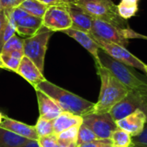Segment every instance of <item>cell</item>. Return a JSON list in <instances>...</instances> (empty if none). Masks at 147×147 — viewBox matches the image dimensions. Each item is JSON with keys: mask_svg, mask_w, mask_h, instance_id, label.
<instances>
[{"mask_svg": "<svg viewBox=\"0 0 147 147\" xmlns=\"http://www.w3.org/2000/svg\"><path fill=\"white\" fill-rule=\"evenodd\" d=\"M96 65L97 75L101 80V89L92 113L108 114L132 90L125 86L107 68L101 65Z\"/></svg>", "mask_w": 147, "mask_h": 147, "instance_id": "cell-1", "label": "cell"}, {"mask_svg": "<svg viewBox=\"0 0 147 147\" xmlns=\"http://www.w3.org/2000/svg\"><path fill=\"white\" fill-rule=\"evenodd\" d=\"M34 90H40L51 97L63 109L79 116L91 114L95 102H91L71 91H68L47 79L40 82L34 88Z\"/></svg>", "mask_w": 147, "mask_h": 147, "instance_id": "cell-2", "label": "cell"}, {"mask_svg": "<svg viewBox=\"0 0 147 147\" xmlns=\"http://www.w3.org/2000/svg\"><path fill=\"white\" fill-rule=\"evenodd\" d=\"M100 64L107 68L118 80H120L125 86L132 90H139L143 89L146 84V78L135 72L133 67L127 66L108 55L104 51H99Z\"/></svg>", "mask_w": 147, "mask_h": 147, "instance_id": "cell-3", "label": "cell"}, {"mask_svg": "<svg viewBox=\"0 0 147 147\" xmlns=\"http://www.w3.org/2000/svg\"><path fill=\"white\" fill-rule=\"evenodd\" d=\"M93 19L105 21L119 26L121 28H128L126 20L121 18L118 13L117 5L112 0H71Z\"/></svg>", "mask_w": 147, "mask_h": 147, "instance_id": "cell-4", "label": "cell"}, {"mask_svg": "<svg viewBox=\"0 0 147 147\" xmlns=\"http://www.w3.org/2000/svg\"><path fill=\"white\" fill-rule=\"evenodd\" d=\"M133 31L130 28H124L105 21L93 19L90 34L95 40L112 42L126 47L132 39Z\"/></svg>", "mask_w": 147, "mask_h": 147, "instance_id": "cell-5", "label": "cell"}, {"mask_svg": "<svg viewBox=\"0 0 147 147\" xmlns=\"http://www.w3.org/2000/svg\"><path fill=\"white\" fill-rule=\"evenodd\" d=\"M52 33L51 30L42 26L34 35L24 39V56L30 59L42 73L44 71L45 56L47 50V45Z\"/></svg>", "mask_w": 147, "mask_h": 147, "instance_id": "cell-6", "label": "cell"}, {"mask_svg": "<svg viewBox=\"0 0 147 147\" xmlns=\"http://www.w3.org/2000/svg\"><path fill=\"white\" fill-rule=\"evenodd\" d=\"M139 109L144 111L147 115V98L140 90H131L110 110L109 114L117 121Z\"/></svg>", "mask_w": 147, "mask_h": 147, "instance_id": "cell-7", "label": "cell"}, {"mask_svg": "<svg viewBox=\"0 0 147 147\" xmlns=\"http://www.w3.org/2000/svg\"><path fill=\"white\" fill-rule=\"evenodd\" d=\"M42 26L54 31H65L72 26V21L65 3L51 5L47 8L43 18Z\"/></svg>", "mask_w": 147, "mask_h": 147, "instance_id": "cell-8", "label": "cell"}, {"mask_svg": "<svg viewBox=\"0 0 147 147\" xmlns=\"http://www.w3.org/2000/svg\"><path fill=\"white\" fill-rule=\"evenodd\" d=\"M83 124L88 127L100 140H110L112 134L116 130V121L109 113L88 114L83 116Z\"/></svg>", "mask_w": 147, "mask_h": 147, "instance_id": "cell-9", "label": "cell"}, {"mask_svg": "<svg viewBox=\"0 0 147 147\" xmlns=\"http://www.w3.org/2000/svg\"><path fill=\"white\" fill-rule=\"evenodd\" d=\"M96 41L98 43L100 48L114 59L127 66L139 69L146 73V64H145L142 60H140L139 58L130 53L125 47L121 46L119 44L102 41L99 40H96Z\"/></svg>", "mask_w": 147, "mask_h": 147, "instance_id": "cell-10", "label": "cell"}, {"mask_svg": "<svg viewBox=\"0 0 147 147\" xmlns=\"http://www.w3.org/2000/svg\"><path fill=\"white\" fill-rule=\"evenodd\" d=\"M147 123V115L142 110H136L121 120L116 121L118 128H121L132 137H136L142 134Z\"/></svg>", "mask_w": 147, "mask_h": 147, "instance_id": "cell-11", "label": "cell"}, {"mask_svg": "<svg viewBox=\"0 0 147 147\" xmlns=\"http://www.w3.org/2000/svg\"><path fill=\"white\" fill-rule=\"evenodd\" d=\"M63 33L67 34L71 38L74 39L84 49H86L93 56V58L96 61V65L100 64L99 51L101 48H100L98 43L96 41V40L93 38V36L90 34L78 30V29H75L73 28H70L63 31Z\"/></svg>", "mask_w": 147, "mask_h": 147, "instance_id": "cell-12", "label": "cell"}, {"mask_svg": "<svg viewBox=\"0 0 147 147\" xmlns=\"http://www.w3.org/2000/svg\"><path fill=\"white\" fill-rule=\"evenodd\" d=\"M0 127L29 140H39V136L34 126H30L16 120L11 119L5 115H3V120L0 123Z\"/></svg>", "mask_w": 147, "mask_h": 147, "instance_id": "cell-13", "label": "cell"}, {"mask_svg": "<svg viewBox=\"0 0 147 147\" xmlns=\"http://www.w3.org/2000/svg\"><path fill=\"white\" fill-rule=\"evenodd\" d=\"M72 21L71 28L90 34L93 18L85 10L73 2L65 3Z\"/></svg>", "mask_w": 147, "mask_h": 147, "instance_id": "cell-14", "label": "cell"}, {"mask_svg": "<svg viewBox=\"0 0 147 147\" xmlns=\"http://www.w3.org/2000/svg\"><path fill=\"white\" fill-rule=\"evenodd\" d=\"M16 73L28 82L33 88H34L40 82L46 80L43 73L39 70L36 65L26 56L22 59Z\"/></svg>", "mask_w": 147, "mask_h": 147, "instance_id": "cell-15", "label": "cell"}, {"mask_svg": "<svg viewBox=\"0 0 147 147\" xmlns=\"http://www.w3.org/2000/svg\"><path fill=\"white\" fill-rule=\"evenodd\" d=\"M40 116L49 121H54L63 111V109L51 97L40 90H35Z\"/></svg>", "mask_w": 147, "mask_h": 147, "instance_id": "cell-16", "label": "cell"}, {"mask_svg": "<svg viewBox=\"0 0 147 147\" xmlns=\"http://www.w3.org/2000/svg\"><path fill=\"white\" fill-rule=\"evenodd\" d=\"M12 22L18 34L29 37L34 35L42 27V18L31 16L28 13Z\"/></svg>", "mask_w": 147, "mask_h": 147, "instance_id": "cell-17", "label": "cell"}, {"mask_svg": "<svg viewBox=\"0 0 147 147\" xmlns=\"http://www.w3.org/2000/svg\"><path fill=\"white\" fill-rule=\"evenodd\" d=\"M83 124V117L74 115L70 112H62L53 121V129L55 134H59L63 131L75 126H81Z\"/></svg>", "mask_w": 147, "mask_h": 147, "instance_id": "cell-18", "label": "cell"}, {"mask_svg": "<svg viewBox=\"0 0 147 147\" xmlns=\"http://www.w3.org/2000/svg\"><path fill=\"white\" fill-rule=\"evenodd\" d=\"M28 141H29V140L0 127V147H17Z\"/></svg>", "mask_w": 147, "mask_h": 147, "instance_id": "cell-19", "label": "cell"}, {"mask_svg": "<svg viewBox=\"0 0 147 147\" xmlns=\"http://www.w3.org/2000/svg\"><path fill=\"white\" fill-rule=\"evenodd\" d=\"M140 0H121L117 5L120 16L124 20H128L134 16L139 10Z\"/></svg>", "mask_w": 147, "mask_h": 147, "instance_id": "cell-20", "label": "cell"}, {"mask_svg": "<svg viewBox=\"0 0 147 147\" xmlns=\"http://www.w3.org/2000/svg\"><path fill=\"white\" fill-rule=\"evenodd\" d=\"M20 7L31 16L43 18L49 6L44 4L43 3L38 0H24L20 5Z\"/></svg>", "mask_w": 147, "mask_h": 147, "instance_id": "cell-21", "label": "cell"}, {"mask_svg": "<svg viewBox=\"0 0 147 147\" xmlns=\"http://www.w3.org/2000/svg\"><path fill=\"white\" fill-rule=\"evenodd\" d=\"M110 140L113 146L120 147H132L133 145V137L127 132L117 128L112 134Z\"/></svg>", "mask_w": 147, "mask_h": 147, "instance_id": "cell-22", "label": "cell"}, {"mask_svg": "<svg viewBox=\"0 0 147 147\" xmlns=\"http://www.w3.org/2000/svg\"><path fill=\"white\" fill-rule=\"evenodd\" d=\"M34 127H35V130L37 132L39 138L54 134L53 121H49L40 116H39L36 121V124L34 125Z\"/></svg>", "mask_w": 147, "mask_h": 147, "instance_id": "cell-23", "label": "cell"}, {"mask_svg": "<svg viewBox=\"0 0 147 147\" xmlns=\"http://www.w3.org/2000/svg\"><path fill=\"white\" fill-rule=\"evenodd\" d=\"M100 140L92 130H90L88 127H86L84 124H82L79 127L78 131V145L81 146L83 144L90 143L96 140Z\"/></svg>", "mask_w": 147, "mask_h": 147, "instance_id": "cell-24", "label": "cell"}, {"mask_svg": "<svg viewBox=\"0 0 147 147\" xmlns=\"http://www.w3.org/2000/svg\"><path fill=\"white\" fill-rule=\"evenodd\" d=\"M80 126H75L71 128H68L59 134H58V139L59 141L68 142V143H77L78 137V131Z\"/></svg>", "mask_w": 147, "mask_h": 147, "instance_id": "cell-25", "label": "cell"}, {"mask_svg": "<svg viewBox=\"0 0 147 147\" xmlns=\"http://www.w3.org/2000/svg\"><path fill=\"white\" fill-rule=\"evenodd\" d=\"M23 43H24V40L19 38L16 35H14L5 42V44L3 47L1 53H5L15 50L23 51Z\"/></svg>", "mask_w": 147, "mask_h": 147, "instance_id": "cell-26", "label": "cell"}, {"mask_svg": "<svg viewBox=\"0 0 147 147\" xmlns=\"http://www.w3.org/2000/svg\"><path fill=\"white\" fill-rule=\"evenodd\" d=\"M0 56H1V59L3 61L6 70L16 73L22 59H16V58L9 55L8 53H0Z\"/></svg>", "mask_w": 147, "mask_h": 147, "instance_id": "cell-27", "label": "cell"}, {"mask_svg": "<svg viewBox=\"0 0 147 147\" xmlns=\"http://www.w3.org/2000/svg\"><path fill=\"white\" fill-rule=\"evenodd\" d=\"M38 142L40 147H58L59 146L58 135L53 134L51 135L39 138Z\"/></svg>", "mask_w": 147, "mask_h": 147, "instance_id": "cell-28", "label": "cell"}, {"mask_svg": "<svg viewBox=\"0 0 147 147\" xmlns=\"http://www.w3.org/2000/svg\"><path fill=\"white\" fill-rule=\"evenodd\" d=\"M7 22H8V17L4 10L0 11V53L3 47V34Z\"/></svg>", "mask_w": 147, "mask_h": 147, "instance_id": "cell-29", "label": "cell"}, {"mask_svg": "<svg viewBox=\"0 0 147 147\" xmlns=\"http://www.w3.org/2000/svg\"><path fill=\"white\" fill-rule=\"evenodd\" d=\"M16 26L13 24V22L9 20L8 18V22L6 24L5 27V30H4V34H3V45L5 44V42L7 40H9L12 36L16 35Z\"/></svg>", "mask_w": 147, "mask_h": 147, "instance_id": "cell-30", "label": "cell"}, {"mask_svg": "<svg viewBox=\"0 0 147 147\" xmlns=\"http://www.w3.org/2000/svg\"><path fill=\"white\" fill-rule=\"evenodd\" d=\"M133 145L147 147V123L142 134L136 137H133Z\"/></svg>", "mask_w": 147, "mask_h": 147, "instance_id": "cell-31", "label": "cell"}, {"mask_svg": "<svg viewBox=\"0 0 147 147\" xmlns=\"http://www.w3.org/2000/svg\"><path fill=\"white\" fill-rule=\"evenodd\" d=\"M113 144L110 140H98L90 143L83 144L78 147H112Z\"/></svg>", "mask_w": 147, "mask_h": 147, "instance_id": "cell-32", "label": "cell"}, {"mask_svg": "<svg viewBox=\"0 0 147 147\" xmlns=\"http://www.w3.org/2000/svg\"><path fill=\"white\" fill-rule=\"evenodd\" d=\"M0 1L3 9H13L20 6L24 0H0Z\"/></svg>", "mask_w": 147, "mask_h": 147, "instance_id": "cell-33", "label": "cell"}, {"mask_svg": "<svg viewBox=\"0 0 147 147\" xmlns=\"http://www.w3.org/2000/svg\"><path fill=\"white\" fill-rule=\"evenodd\" d=\"M8 53L9 55L16 58V59H22L23 57H24V53L23 51H19V50H15V51H11V52H9V53Z\"/></svg>", "mask_w": 147, "mask_h": 147, "instance_id": "cell-34", "label": "cell"}, {"mask_svg": "<svg viewBox=\"0 0 147 147\" xmlns=\"http://www.w3.org/2000/svg\"><path fill=\"white\" fill-rule=\"evenodd\" d=\"M38 1L43 3L44 4H46L47 6H51V5H54V4H58V3H64L63 0H38Z\"/></svg>", "mask_w": 147, "mask_h": 147, "instance_id": "cell-35", "label": "cell"}, {"mask_svg": "<svg viewBox=\"0 0 147 147\" xmlns=\"http://www.w3.org/2000/svg\"><path fill=\"white\" fill-rule=\"evenodd\" d=\"M17 147H40L39 145V142L38 140H29L28 141L27 143L20 146Z\"/></svg>", "mask_w": 147, "mask_h": 147, "instance_id": "cell-36", "label": "cell"}, {"mask_svg": "<svg viewBox=\"0 0 147 147\" xmlns=\"http://www.w3.org/2000/svg\"><path fill=\"white\" fill-rule=\"evenodd\" d=\"M58 147H78V143H68V142H63L59 140V146Z\"/></svg>", "mask_w": 147, "mask_h": 147, "instance_id": "cell-37", "label": "cell"}, {"mask_svg": "<svg viewBox=\"0 0 147 147\" xmlns=\"http://www.w3.org/2000/svg\"><path fill=\"white\" fill-rule=\"evenodd\" d=\"M135 38L147 40V36H146V35H143V34H139V33H136V34H135Z\"/></svg>", "mask_w": 147, "mask_h": 147, "instance_id": "cell-38", "label": "cell"}, {"mask_svg": "<svg viewBox=\"0 0 147 147\" xmlns=\"http://www.w3.org/2000/svg\"><path fill=\"white\" fill-rule=\"evenodd\" d=\"M146 84L145 87H144L143 89H140V90H142L146 93V95L147 96V78H146Z\"/></svg>", "mask_w": 147, "mask_h": 147, "instance_id": "cell-39", "label": "cell"}, {"mask_svg": "<svg viewBox=\"0 0 147 147\" xmlns=\"http://www.w3.org/2000/svg\"><path fill=\"white\" fill-rule=\"evenodd\" d=\"M0 68H1V69H5V70H6L4 65H3V61H2V59H1V56H0Z\"/></svg>", "mask_w": 147, "mask_h": 147, "instance_id": "cell-40", "label": "cell"}, {"mask_svg": "<svg viewBox=\"0 0 147 147\" xmlns=\"http://www.w3.org/2000/svg\"><path fill=\"white\" fill-rule=\"evenodd\" d=\"M2 10H3V7H2V4H1V1H0V11H2Z\"/></svg>", "mask_w": 147, "mask_h": 147, "instance_id": "cell-41", "label": "cell"}, {"mask_svg": "<svg viewBox=\"0 0 147 147\" xmlns=\"http://www.w3.org/2000/svg\"><path fill=\"white\" fill-rule=\"evenodd\" d=\"M64 3H69V2H71V0H63Z\"/></svg>", "mask_w": 147, "mask_h": 147, "instance_id": "cell-42", "label": "cell"}, {"mask_svg": "<svg viewBox=\"0 0 147 147\" xmlns=\"http://www.w3.org/2000/svg\"><path fill=\"white\" fill-rule=\"evenodd\" d=\"M132 147H144V146H134V145H132Z\"/></svg>", "mask_w": 147, "mask_h": 147, "instance_id": "cell-43", "label": "cell"}, {"mask_svg": "<svg viewBox=\"0 0 147 147\" xmlns=\"http://www.w3.org/2000/svg\"><path fill=\"white\" fill-rule=\"evenodd\" d=\"M146 73L147 74V65H146Z\"/></svg>", "mask_w": 147, "mask_h": 147, "instance_id": "cell-44", "label": "cell"}, {"mask_svg": "<svg viewBox=\"0 0 147 147\" xmlns=\"http://www.w3.org/2000/svg\"><path fill=\"white\" fill-rule=\"evenodd\" d=\"M112 147H120V146H112Z\"/></svg>", "mask_w": 147, "mask_h": 147, "instance_id": "cell-45", "label": "cell"}, {"mask_svg": "<svg viewBox=\"0 0 147 147\" xmlns=\"http://www.w3.org/2000/svg\"><path fill=\"white\" fill-rule=\"evenodd\" d=\"M0 110H1V109H0Z\"/></svg>", "mask_w": 147, "mask_h": 147, "instance_id": "cell-46", "label": "cell"}]
</instances>
